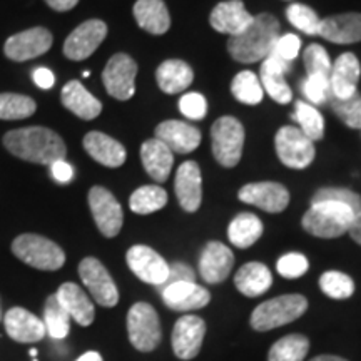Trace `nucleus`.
Wrapping results in <instances>:
<instances>
[{
	"label": "nucleus",
	"instance_id": "obj_3",
	"mask_svg": "<svg viewBox=\"0 0 361 361\" xmlns=\"http://www.w3.org/2000/svg\"><path fill=\"white\" fill-rule=\"evenodd\" d=\"M355 216L353 211L341 202H311L308 213L303 216V228L316 238H338L350 231Z\"/></svg>",
	"mask_w": 361,
	"mask_h": 361
},
{
	"label": "nucleus",
	"instance_id": "obj_11",
	"mask_svg": "<svg viewBox=\"0 0 361 361\" xmlns=\"http://www.w3.org/2000/svg\"><path fill=\"white\" fill-rule=\"evenodd\" d=\"M89 207L104 236L114 238L119 234L124 223V213L111 191L102 186H94L89 191Z\"/></svg>",
	"mask_w": 361,
	"mask_h": 361
},
{
	"label": "nucleus",
	"instance_id": "obj_12",
	"mask_svg": "<svg viewBox=\"0 0 361 361\" xmlns=\"http://www.w3.org/2000/svg\"><path fill=\"white\" fill-rule=\"evenodd\" d=\"M52 42L54 37L47 29L34 27V29L11 35L4 45V52H6V57L13 62H24L44 56L52 47Z\"/></svg>",
	"mask_w": 361,
	"mask_h": 361
},
{
	"label": "nucleus",
	"instance_id": "obj_50",
	"mask_svg": "<svg viewBox=\"0 0 361 361\" xmlns=\"http://www.w3.org/2000/svg\"><path fill=\"white\" fill-rule=\"evenodd\" d=\"M51 171H52L54 179L59 180V183H62V184L71 183V179L74 178V169H72V166L67 164L64 159L54 162V164L51 166Z\"/></svg>",
	"mask_w": 361,
	"mask_h": 361
},
{
	"label": "nucleus",
	"instance_id": "obj_14",
	"mask_svg": "<svg viewBox=\"0 0 361 361\" xmlns=\"http://www.w3.org/2000/svg\"><path fill=\"white\" fill-rule=\"evenodd\" d=\"M126 259L135 276L147 284H154L159 288L169 276V264L149 246H133L128 251Z\"/></svg>",
	"mask_w": 361,
	"mask_h": 361
},
{
	"label": "nucleus",
	"instance_id": "obj_6",
	"mask_svg": "<svg viewBox=\"0 0 361 361\" xmlns=\"http://www.w3.org/2000/svg\"><path fill=\"white\" fill-rule=\"evenodd\" d=\"M214 159L224 168H234L241 159L245 146V128L236 117H219L211 128Z\"/></svg>",
	"mask_w": 361,
	"mask_h": 361
},
{
	"label": "nucleus",
	"instance_id": "obj_35",
	"mask_svg": "<svg viewBox=\"0 0 361 361\" xmlns=\"http://www.w3.org/2000/svg\"><path fill=\"white\" fill-rule=\"evenodd\" d=\"M308 350V338L303 335H288L271 346L268 361H303Z\"/></svg>",
	"mask_w": 361,
	"mask_h": 361
},
{
	"label": "nucleus",
	"instance_id": "obj_37",
	"mask_svg": "<svg viewBox=\"0 0 361 361\" xmlns=\"http://www.w3.org/2000/svg\"><path fill=\"white\" fill-rule=\"evenodd\" d=\"M293 121L300 124V130L311 141H319L323 139L324 134V119L311 104L298 101L295 104V114H293Z\"/></svg>",
	"mask_w": 361,
	"mask_h": 361
},
{
	"label": "nucleus",
	"instance_id": "obj_28",
	"mask_svg": "<svg viewBox=\"0 0 361 361\" xmlns=\"http://www.w3.org/2000/svg\"><path fill=\"white\" fill-rule=\"evenodd\" d=\"M66 109L84 121H92L102 112V104L97 101L79 80H71L64 85L61 94Z\"/></svg>",
	"mask_w": 361,
	"mask_h": 361
},
{
	"label": "nucleus",
	"instance_id": "obj_26",
	"mask_svg": "<svg viewBox=\"0 0 361 361\" xmlns=\"http://www.w3.org/2000/svg\"><path fill=\"white\" fill-rule=\"evenodd\" d=\"M59 303L64 306L71 319H75L80 326H89L96 318V310L90 298L75 283H64L56 293Z\"/></svg>",
	"mask_w": 361,
	"mask_h": 361
},
{
	"label": "nucleus",
	"instance_id": "obj_52",
	"mask_svg": "<svg viewBox=\"0 0 361 361\" xmlns=\"http://www.w3.org/2000/svg\"><path fill=\"white\" fill-rule=\"evenodd\" d=\"M49 7L57 12H67L79 4V0H45Z\"/></svg>",
	"mask_w": 361,
	"mask_h": 361
},
{
	"label": "nucleus",
	"instance_id": "obj_5",
	"mask_svg": "<svg viewBox=\"0 0 361 361\" xmlns=\"http://www.w3.org/2000/svg\"><path fill=\"white\" fill-rule=\"evenodd\" d=\"M308 300L301 295H284L264 301L251 314V326L256 331H268L288 324L303 316Z\"/></svg>",
	"mask_w": 361,
	"mask_h": 361
},
{
	"label": "nucleus",
	"instance_id": "obj_33",
	"mask_svg": "<svg viewBox=\"0 0 361 361\" xmlns=\"http://www.w3.org/2000/svg\"><path fill=\"white\" fill-rule=\"evenodd\" d=\"M263 234V223L258 216L251 213H241L229 223L228 228V238L236 247H250L255 245L256 241Z\"/></svg>",
	"mask_w": 361,
	"mask_h": 361
},
{
	"label": "nucleus",
	"instance_id": "obj_8",
	"mask_svg": "<svg viewBox=\"0 0 361 361\" xmlns=\"http://www.w3.org/2000/svg\"><path fill=\"white\" fill-rule=\"evenodd\" d=\"M274 146L279 161L291 169H305L314 159V144L295 126H284L278 130Z\"/></svg>",
	"mask_w": 361,
	"mask_h": 361
},
{
	"label": "nucleus",
	"instance_id": "obj_40",
	"mask_svg": "<svg viewBox=\"0 0 361 361\" xmlns=\"http://www.w3.org/2000/svg\"><path fill=\"white\" fill-rule=\"evenodd\" d=\"M286 17L291 22L293 27H296L300 32L306 35H318L319 25H322V19L318 17L313 8L303 4H291L286 8Z\"/></svg>",
	"mask_w": 361,
	"mask_h": 361
},
{
	"label": "nucleus",
	"instance_id": "obj_25",
	"mask_svg": "<svg viewBox=\"0 0 361 361\" xmlns=\"http://www.w3.org/2000/svg\"><path fill=\"white\" fill-rule=\"evenodd\" d=\"M84 149L94 161H97L102 166H107V168H119L128 157V152H126L123 144L112 139L111 135L97 133V130L85 135Z\"/></svg>",
	"mask_w": 361,
	"mask_h": 361
},
{
	"label": "nucleus",
	"instance_id": "obj_30",
	"mask_svg": "<svg viewBox=\"0 0 361 361\" xmlns=\"http://www.w3.org/2000/svg\"><path fill=\"white\" fill-rule=\"evenodd\" d=\"M133 12L137 25L146 32L162 35L169 30L171 17L162 0H137Z\"/></svg>",
	"mask_w": 361,
	"mask_h": 361
},
{
	"label": "nucleus",
	"instance_id": "obj_42",
	"mask_svg": "<svg viewBox=\"0 0 361 361\" xmlns=\"http://www.w3.org/2000/svg\"><path fill=\"white\" fill-rule=\"evenodd\" d=\"M329 104L335 114L351 129H361V96L358 92L348 99L329 96Z\"/></svg>",
	"mask_w": 361,
	"mask_h": 361
},
{
	"label": "nucleus",
	"instance_id": "obj_41",
	"mask_svg": "<svg viewBox=\"0 0 361 361\" xmlns=\"http://www.w3.org/2000/svg\"><path fill=\"white\" fill-rule=\"evenodd\" d=\"M319 286L324 295L333 300H346L355 293V283L348 274L340 271H328L319 278Z\"/></svg>",
	"mask_w": 361,
	"mask_h": 361
},
{
	"label": "nucleus",
	"instance_id": "obj_51",
	"mask_svg": "<svg viewBox=\"0 0 361 361\" xmlns=\"http://www.w3.org/2000/svg\"><path fill=\"white\" fill-rule=\"evenodd\" d=\"M34 82L39 85L40 89H51L56 84V78H54L52 71L40 67V69L34 71Z\"/></svg>",
	"mask_w": 361,
	"mask_h": 361
},
{
	"label": "nucleus",
	"instance_id": "obj_46",
	"mask_svg": "<svg viewBox=\"0 0 361 361\" xmlns=\"http://www.w3.org/2000/svg\"><path fill=\"white\" fill-rule=\"evenodd\" d=\"M301 90H303L305 97L310 102L316 104H324L329 101L331 96V90H329V79L324 78H316V75H308L303 82H301Z\"/></svg>",
	"mask_w": 361,
	"mask_h": 361
},
{
	"label": "nucleus",
	"instance_id": "obj_39",
	"mask_svg": "<svg viewBox=\"0 0 361 361\" xmlns=\"http://www.w3.org/2000/svg\"><path fill=\"white\" fill-rule=\"evenodd\" d=\"M37 109V104L32 97L22 94L6 92L0 94V119L19 121L30 117Z\"/></svg>",
	"mask_w": 361,
	"mask_h": 361
},
{
	"label": "nucleus",
	"instance_id": "obj_1",
	"mask_svg": "<svg viewBox=\"0 0 361 361\" xmlns=\"http://www.w3.org/2000/svg\"><path fill=\"white\" fill-rule=\"evenodd\" d=\"M4 146L12 156L42 166H52L67 154L66 142L61 135L39 126L11 130L4 135Z\"/></svg>",
	"mask_w": 361,
	"mask_h": 361
},
{
	"label": "nucleus",
	"instance_id": "obj_44",
	"mask_svg": "<svg viewBox=\"0 0 361 361\" xmlns=\"http://www.w3.org/2000/svg\"><path fill=\"white\" fill-rule=\"evenodd\" d=\"M323 201H335L341 202V204L348 206L355 214H358L361 211V197L358 194L350 191L345 188H323L313 196L311 202H323Z\"/></svg>",
	"mask_w": 361,
	"mask_h": 361
},
{
	"label": "nucleus",
	"instance_id": "obj_48",
	"mask_svg": "<svg viewBox=\"0 0 361 361\" xmlns=\"http://www.w3.org/2000/svg\"><path fill=\"white\" fill-rule=\"evenodd\" d=\"M179 111L183 112V116H186L188 119L200 121L206 116L207 102L204 96H201V94L197 92L184 94L179 101Z\"/></svg>",
	"mask_w": 361,
	"mask_h": 361
},
{
	"label": "nucleus",
	"instance_id": "obj_53",
	"mask_svg": "<svg viewBox=\"0 0 361 361\" xmlns=\"http://www.w3.org/2000/svg\"><path fill=\"white\" fill-rule=\"evenodd\" d=\"M348 233H350L351 239H355V241L361 246V211L355 216V219H353V223H351V228Z\"/></svg>",
	"mask_w": 361,
	"mask_h": 361
},
{
	"label": "nucleus",
	"instance_id": "obj_20",
	"mask_svg": "<svg viewBox=\"0 0 361 361\" xmlns=\"http://www.w3.org/2000/svg\"><path fill=\"white\" fill-rule=\"evenodd\" d=\"M234 264V256L228 246L219 241L207 243L200 259V273L209 284L223 283L229 276Z\"/></svg>",
	"mask_w": 361,
	"mask_h": 361
},
{
	"label": "nucleus",
	"instance_id": "obj_27",
	"mask_svg": "<svg viewBox=\"0 0 361 361\" xmlns=\"http://www.w3.org/2000/svg\"><path fill=\"white\" fill-rule=\"evenodd\" d=\"M141 161L146 173L156 183H164L173 169L174 152L159 139H147L141 147Z\"/></svg>",
	"mask_w": 361,
	"mask_h": 361
},
{
	"label": "nucleus",
	"instance_id": "obj_56",
	"mask_svg": "<svg viewBox=\"0 0 361 361\" xmlns=\"http://www.w3.org/2000/svg\"><path fill=\"white\" fill-rule=\"evenodd\" d=\"M30 355H32L34 358H35V356H37V351H35V350H30Z\"/></svg>",
	"mask_w": 361,
	"mask_h": 361
},
{
	"label": "nucleus",
	"instance_id": "obj_22",
	"mask_svg": "<svg viewBox=\"0 0 361 361\" xmlns=\"http://www.w3.org/2000/svg\"><path fill=\"white\" fill-rule=\"evenodd\" d=\"M164 303L174 311H192L204 308L209 303V291L200 286L196 281H180L161 290Z\"/></svg>",
	"mask_w": 361,
	"mask_h": 361
},
{
	"label": "nucleus",
	"instance_id": "obj_49",
	"mask_svg": "<svg viewBox=\"0 0 361 361\" xmlns=\"http://www.w3.org/2000/svg\"><path fill=\"white\" fill-rule=\"evenodd\" d=\"M194 271L186 266L184 263H176L173 266H169V276L166 279V283L159 286V290H164L166 286L174 283H180V281H194Z\"/></svg>",
	"mask_w": 361,
	"mask_h": 361
},
{
	"label": "nucleus",
	"instance_id": "obj_18",
	"mask_svg": "<svg viewBox=\"0 0 361 361\" xmlns=\"http://www.w3.org/2000/svg\"><path fill=\"white\" fill-rule=\"evenodd\" d=\"M174 191L180 207L188 213H196L202 201L201 169L194 161H186L179 166L174 180Z\"/></svg>",
	"mask_w": 361,
	"mask_h": 361
},
{
	"label": "nucleus",
	"instance_id": "obj_10",
	"mask_svg": "<svg viewBox=\"0 0 361 361\" xmlns=\"http://www.w3.org/2000/svg\"><path fill=\"white\" fill-rule=\"evenodd\" d=\"M79 276L87 288L90 296L104 308H112L119 301V291L109 271L96 258H85L79 264Z\"/></svg>",
	"mask_w": 361,
	"mask_h": 361
},
{
	"label": "nucleus",
	"instance_id": "obj_23",
	"mask_svg": "<svg viewBox=\"0 0 361 361\" xmlns=\"http://www.w3.org/2000/svg\"><path fill=\"white\" fill-rule=\"evenodd\" d=\"M156 139L164 142L173 152L188 154L201 144V133L183 121H164L156 128Z\"/></svg>",
	"mask_w": 361,
	"mask_h": 361
},
{
	"label": "nucleus",
	"instance_id": "obj_45",
	"mask_svg": "<svg viewBox=\"0 0 361 361\" xmlns=\"http://www.w3.org/2000/svg\"><path fill=\"white\" fill-rule=\"evenodd\" d=\"M300 49H301V39L298 37V35L284 34V35H279V39L276 40V44H274L273 54H271V56L278 59L281 64L291 67V62L298 57Z\"/></svg>",
	"mask_w": 361,
	"mask_h": 361
},
{
	"label": "nucleus",
	"instance_id": "obj_32",
	"mask_svg": "<svg viewBox=\"0 0 361 361\" xmlns=\"http://www.w3.org/2000/svg\"><path fill=\"white\" fill-rule=\"evenodd\" d=\"M234 284L241 295L256 298L269 290L273 284V276H271L268 266L263 263H247L239 268L234 276Z\"/></svg>",
	"mask_w": 361,
	"mask_h": 361
},
{
	"label": "nucleus",
	"instance_id": "obj_55",
	"mask_svg": "<svg viewBox=\"0 0 361 361\" xmlns=\"http://www.w3.org/2000/svg\"><path fill=\"white\" fill-rule=\"evenodd\" d=\"M311 361H346L345 358H340V356H333V355H323V356H316Z\"/></svg>",
	"mask_w": 361,
	"mask_h": 361
},
{
	"label": "nucleus",
	"instance_id": "obj_31",
	"mask_svg": "<svg viewBox=\"0 0 361 361\" xmlns=\"http://www.w3.org/2000/svg\"><path fill=\"white\" fill-rule=\"evenodd\" d=\"M156 80L162 92L178 94L192 84L194 72L184 61L171 59L157 67Z\"/></svg>",
	"mask_w": 361,
	"mask_h": 361
},
{
	"label": "nucleus",
	"instance_id": "obj_34",
	"mask_svg": "<svg viewBox=\"0 0 361 361\" xmlns=\"http://www.w3.org/2000/svg\"><path fill=\"white\" fill-rule=\"evenodd\" d=\"M44 324L45 331L54 340H64L69 335L71 316L64 310V306L59 303L57 296L52 295L47 298L44 306Z\"/></svg>",
	"mask_w": 361,
	"mask_h": 361
},
{
	"label": "nucleus",
	"instance_id": "obj_19",
	"mask_svg": "<svg viewBox=\"0 0 361 361\" xmlns=\"http://www.w3.org/2000/svg\"><path fill=\"white\" fill-rule=\"evenodd\" d=\"M209 22L214 30L234 37V35L245 32L250 27L252 16L246 11L245 4L241 0H226V2H221L213 8Z\"/></svg>",
	"mask_w": 361,
	"mask_h": 361
},
{
	"label": "nucleus",
	"instance_id": "obj_47",
	"mask_svg": "<svg viewBox=\"0 0 361 361\" xmlns=\"http://www.w3.org/2000/svg\"><path fill=\"white\" fill-rule=\"evenodd\" d=\"M276 268L281 276L295 279L303 276L310 268V263L306 259V256L301 255V252H290V255H284L283 258H279Z\"/></svg>",
	"mask_w": 361,
	"mask_h": 361
},
{
	"label": "nucleus",
	"instance_id": "obj_36",
	"mask_svg": "<svg viewBox=\"0 0 361 361\" xmlns=\"http://www.w3.org/2000/svg\"><path fill=\"white\" fill-rule=\"evenodd\" d=\"M168 204V192L159 186H142L135 189L129 200V206L135 214L156 213Z\"/></svg>",
	"mask_w": 361,
	"mask_h": 361
},
{
	"label": "nucleus",
	"instance_id": "obj_7",
	"mask_svg": "<svg viewBox=\"0 0 361 361\" xmlns=\"http://www.w3.org/2000/svg\"><path fill=\"white\" fill-rule=\"evenodd\" d=\"M128 335L130 345L135 350L147 351L159 346L162 333L159 316L156 310L147 303H135L128 313Z\"/></svg>",
	"mask_w": 361,
	"mask_h": 361
},
{
	"label": "nucleus",
	"instance_id": "obj_17",
	"mask_svg": "<svg viewBox=\"0 0 361 361\" xmlns=\"http://www.w3.org/2000/svg\"><path fill=\"white\" fill-rule=\"evenodd\" d=\"M361 74L360 61L355 54H341L333 62L331 74H329V90L336 99H348L358 92V80Z\"/></svg>",
	"mask_w": 361,
	"mask_h": 361
},
{
	"label": "nucleus",
	"instance_id": "obj_13",
	"mask_svg": "<svg viewBox=\"0 0 361 361\" xmlns=\"http://www.w3.org/2000/svg\"><path fill=\"white\" fill-rule=\"evenodd\" d=\"M107 35L106 22L90 19L71 32L64 42V56L71 61H84L97 51Z\"/></svg>",
	"mask_w": 361,
	"mask_h": 361
},
{
	"label": "nucleus",
	"instance_id": "obj_2",
	"mask_svg": "<svg viewBox=\"0 0 361 361\" xmlns=\"http://www.w3.org/2000/svg\"><path fill=\"white\" fill-rule=\"evenodd\" d=\"M279 39V22L271 13L252 17L250 27L228 40V51L234 61L243 64L261 62L273 54L274 44Z\"/></svg>",
	"mask_w": 361,
	"mask_h": 361
},
{
	"label": "nucleus",
	"instance_id": "obj_16",
	"mask_svg": "<svg viewBox=\"0 0 361 361\" xmlns=\"http://www.w3.org/2000/svg\"><path fill=\"white\" fill-rule=\"evenodd\" d=\"M206 323L200 316L186 314L179 318L173 329V350L180 360H192L201 350Z\"/></svg>",
	"mask_w": 361,
	"mask_h": 361
},
{
	"label": "nucleus",
	"instance_id": "obj_54",
	"mask_svg": "<svg viewBox=\"0 0 361 361\" xmlns=\"http://www.w3.org/2000/svg\"><path fill=\"white\" fill-rule=\"evenodd\" d=\"M75 361H102V356L99 355L97 351H87V353H84Z\"/></svg>",
	"mask_w": 361,
	"mask_h": 361
},
{
	"label": "nucleus",
	"instance_id": "obj_9",
	"mask_svg": "<svg viewBox=\"0 0 361 361\" xmlns=\"http://www.w3.org/2000/svg\"><path fill=\"white\" fill-rule=\"evenodd\" d=\"M135 75H137V64L134 59L128 54H116L104 67V87L117 101H128L135 92Z\"/></svg>",
	"mask_w": 361,
	"mask_h": 361
},
{
	"label": "nucleus",
	"instance_id": "obj_38",
	"mask_svg": "<svg viewBox=\"0 0 361 361\" xmlns=\"http://www.w3.org/2000/svg\"><path fill=\"white\" fill-rule=\"evenodd\" d=\"M231 92L239 102L256 106V104L263 101L264 90H263V85H261L259 78L255 74V72L243 71L233 79Z\"/></svg>",
	"mask_w": 361,
	"mask_h": 361
},
{
	"label": "nucleus",
	"instance_id": "obj_21",
	"mask_svg": "<svg viewBox=\"0 0 361 361\" xmlns=\"http://www.w3.org/2000/svg\"><path fill=\"white\" fill-rule=\"evenodd\" d=\"M4 324L7 335L17 343H37L47 335L42 319L20 306L7 311Z\"/></svg>",
	"mask_w": 361,
	"mask_h": 361
},
{
	"label": "nucleus",
	"instance_id": "obj_15",
	"mask_svg": "<svg viewBox=\"0 0 361 361\" xmlns=\"http://www.w3.org/2000/svg\"><path fill=\"white\" fill-rule=\"evenodd\" d=\"M239 200L246 204L258 206L266 213H281L290 204V192L278 183H251L239 189Z\"/></svg>",
	"mask_w": 361,
	"mask_h": 361
},
{
	"label": "nucleus",
	"instance_id": "obj_24",
	"mask_svg": "<svg viewBox=\"0 0 361 361\" xmlns=\"http://www.w3.org/2000/svg\"><path fill=\"white\" fill-rule=\"evenodd\" d=\"M319 37L333 44H355L361 40V13L350 12L331 16L322 20Z\"/></svg>",
	"mask_w": 361,
	"mask_h": 361
},
{
	"label": "nucleus",
	"instance_id": "obj_43",
	"mask_svg": "<svg viewBox=\"0 0 361 361\" xmlns=\"http://www.w3.org/2000/svg\"><path fill=\"white\" fill-rule=\"evenodd\" d=\"M305 67L308 75H316V78H324L329 79V74H331V66L333 62L329 61L328 52L324 51L319 44H311L308 45L303 54Z\"/></svg>",
	"mask_w": 361,
	"mask_h": 361
},
{
	"label": "nucleus",
	"instance_id": "obj_4",
	"mask_svg": "<svg viewBox=\"0 0 361 361\" xmlns=\"http://www.w3.org/2000/svg\"><path fill=\"white\" fill-rule=\"evenodd\" d=\"M12 252L25 264L42 271H57L66 263L62 247L39 234H20L13 239Z\"/></svg>",
	"mask_w": 361,
	"mask_h": 361
},
{
	"label": "nucleus",
	"instance_id": "obj_29",
	"mask_svg": "<svg viewBox=\"0 0 361 361\" xmlns=\"http://www.w3.org/2000/svg\"><path fill=\"white\" fill-rule=\"evenodd\" d=\"M290 69L291 67L281 64L273 56L264 59L263 66H261L259 80L263 90H266L269 97L278 104H288L293 99V92L286 82V72Z\"/></svg>",
	"mask_w": 361,
	"mask_h": 361
}]
</instances>
